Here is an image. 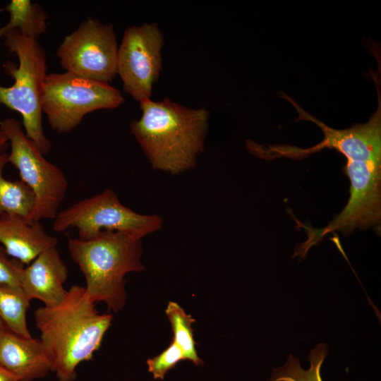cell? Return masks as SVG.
Listing matches in <instances>:
<instances>
[{
	"instance_id": "obj_1",
	"label": "cell",
	"mask_w": 381,
	"mask_h": 381,
	"mask_svg": "<svg viewBox=\"0 0 381 381\" xmlns=\"http://www.w3.org/2000/svg\"><path fill=\"white\" fill-rule=\"evenodd\" d=\"M40 340L59 381H74L76 368L92 359L111 325V314H100L84 286L73 285L58 303L34 313Z\"/></svg>"
},
{
	"instance_id": "obj_2",
	"label": "cell",
	"mask_w": 381,
	"mask_h": 381,
	"mask_svg": "<svg viewBox=\"0 0 381 381\" xmlns=\"http://www.w3.org/2000/svg\"><path fill=\"white\" fill-rule=\"evenodd\" d=\"M140 103L142 116L131 123V132L152 167L171 174L195 166L204 150L209 111L191 109L165 98Z\"/></svg>"
},
{
	"instance_id": "obj_3",
	"label": "cell",
	"mask_w": 381,
	"mask_h": 381,
	"mask_svg": "<svg viewBox=\"0 0 381 381\" xmlns=\"http://www.w3.org/2000/svg\"><path fill=\"white\" fill-rule=\"evenodd\" d=\"M141 239L137 234L119 231H102L87 240L68 239L70 255L84 275L85 291L92 301L104 302L114 312L123 308L125 275L144 269Z\"/></svg>"
},
{
	"instance_id": "obj_4",
	"label": "cell",
	"mask_w": 381,
	"mask_h": 381,
	"mask_svg": "<svg viewBox=\"0 0 381 381\" xmlns=\"http://www.w3.org/2000/svg\"><path fill=\"white\" fill-rule=\"evenodd\" d=\"M4 45L18 59L4 64L6 73L14 80L11 86L0 85V104L19 113L26 135L46 155L52 147L42 126V96L47 73L46 53L37 39L18 30L4 34Z\"/></svg>"
},
{
	"instance_id": "obj_5",
	"label": "cell",
	"mask_w": 381,
	"mask_h": 381,
	"mask_svg": "<svg viewBox=\"0 0 381 381\" xmlns=\"http://www.w3.org/2000/svg\"><path fill=\"white\" fill-rule=\"evenodd\" d=\"M377 90V109L364 123L355 124L345 129L332 128L304 110L291 97L282 93L295 107L298 113L296 121H310L319 126L324 134L322 140L308 148L289 145L258 144L252 140H246L248 151L264 159L286 157L301 159L325 148L334 149L347 160H381V97L377 79H375Z\"/></svg>"
},
{
	"instance_id": "obj_6",
	"label": "cell",
	"mask_w": 381,
	"mask_h": 381,
	"mask_svg": "<svg viewBox=\"0 0 381 381\" xmlns=\"http://www.w3.org/2000/svg\"><path fill=\"white\" fill-rule=\"evenodd\" d=\"M123 102L121 92L109 83L64 72L47 75L41 104L51 128L64 133L76 128L87 114Z\"/></svg>"
},
{
	"instance_id": "obj_7",
	"label": "cell",
	"mask_w": 381,
	"mask_h": 381,
	"mask_svg": "<svg viewBox=\"0 0 381 381\" xmlns=\"http://www.w3.org/2000/svg\"><path fill=\"white\" fill-rule=\"evenodd\" d=\"M0 131L7 137L11 147L8 162L18 169L20 181L30 188L35 197L34 207L27 221L54 219L68 188L65 174L44 157L26 135L20 121L6 118L0 122Z\"/></svg>"
},
{
	"instance_id": "obj_8",
	"label": "cell",
	"mask_w": 381,
	"mask_h": 381,
	"mask_svg": "<svg viewBox=\"0 0 381 381\" xmlns=\"http://www.w3.org/2000/svg\"><path fill=\"white\" fill-rule=\"evenodd\" d=\"M345 173L350 181V196L344 210L322 229L310 228L307 240L298 244L293 257L304 258L308 250L322 241L329 233L336 231L350 234L355 229H366L380 225L381 160H347Z\"/></svg>"
},
{
	"instance_id": "obj_9",
	"label": "cell",
	"mask_w": 381,
	"mask_h": 381,
	"mask_svg": "<svg viewBox=\"0 0 381 381\" xmlns=\"http://www.w3.org/2000/svg\"><path fill=\"white\" fill-rule=\"evenodd\" d=\"M162 225L159 216L133 211L120 202L112 190L106 189L59 212L53 230L59 233L76 228L81 240L90 239L102 231L130 232L143 238Z\"/></svg>"
},
{
	"instance_id": "obj_10",
	"label": "cell",
	"mask_w": 381,
	"mask_h": 381,
	"mask_svg": "<svg viewBox=\"0 0 381 381\" xmlns=\"http://www.w3.org/2000/svg\"><path fill=\"white\" fill-rule=\"evenodd\" d=\"M118 49L113 25L88 18L64 38L56 56L66 72L109 83L117 74Z\"/></svg>"
},
{
	"instance_id": "obj_11",
	"label": "cell",
	"mask_w": 381,
	"mask_h": 381,
	"mask_svg": "<svg viewBox=\"0 0 381 381\" xmlns=\"http://www.w3.org/2000/svg\"><path fill=\"white\" fill-rule=\"evenodd\" d=\"M164 37L157 23L128 27L119 47L117 74L135 100L150 99L162 68Z\"/></svg>"
},
{
	"instance_id": "obj_12",
	"label": "cell",
	"mask_w": 381,
	"mask_h": 381,
	"mask_svg": "<svg viewBox=\"0 0 381 381\" xmlns=\"http://www.w3.org/2000/svg\"><path fill=\"white\" fill-rule=\"evenodd\" d=\"M0 365L17 381H34L52 371L50 358L40 339L20 336L5 325L0 331Z\"/></svg>"
},
{
	"instance_id": "obj_13",
	"label": "cell",
	"mask_w": 381,
	"mask_h": 381,
	"mask_svg": "<svg viewBox=\"0 0 381 381\" xmlns=\"http://www.w3.org/2000/svg\"><path fill=\"white\" fill-rule=\"evenodd\" d=\"M68 277V268L56 246L40 253L20 275V287L30 300L37 299L45 306H52L64 297V284Z\"/></svg>"
},
{
	"instance_id": "obj_14",
	"label": "cell",
	"mask_w": 381,
	"mask_h": 381,
	"mask_svg": "<svg viewBox=\"0 0 381 381\" xmlns=\"http://www.w3.org/2000/svg\"><path fill=\"white\" fill-rule=\"evenodd\" d=\"M57 243V238L48 234L40 221L28 222L15 214L0 215V243L8 255L21 264L28 265Z\"/></svg>"
},
{
	"instance_id": "obj_15",
	"label": "cell",
	"mask_w": 381,
	"mask_h": 381,
	"mask_svg": "<svg viewBox=\"0 0 381 381\" xmlns=\"http://www.w3.org/2000/svg\"><path fill=\"white\" fill-rule=\"evenodd\" d=\"M2 10L9 13V21L0 28V39L6 32L14 29L35 39L47 32L48 14L37 3L30 0H11Z\"/></svg>"
},
{
	"instance_id": "obj_16",
	"label": "cell",
	"mask_w": 381,
	"mask_h": 381,
	"mask_svg": "<svg viewBox=\"0 0 381 381\" xmlns=\"http://www.w3.org/2000/svg\"><path fill=\"white\" fill-rule=\"evenodd\" d=\"M7 163L8 154L0 153V215L15 214L27 219L34 207V195L20 180L10 181L4 176Z\"/></svg>"
},
{
	"instance_id": "obj_17",
	"label": "cell",
	"mask_w": 381,
	"mask_h": 381,
	"mask_svg": "<svg viewBox=\"0 0 381 381\" xmlns=\"http://www.w3.org/2000/svg\"><path fill=\"white\" fill-rule=\"evenodd\" d=\"M30 300L22 289L0 285V319L6 327L24 337H32L27 324Z\"/></svg>"
},
{
	"instance_id": "obj_18",
	"label": "cell",
	"mask_w": 381,
	"mask_h": 381,
	"mask_svg": "<svg viewBox=\"0 0 381 381\" xmlns=\"http://www.w3.org/2000/svg\"><path fill=\"white\" fill-rule=\"evenodd\" d=\"M327 353L328 346L326 344H317L310 351V367L307 370L301 367L297 358L290 354L284 365L272 369L267 381H323L320 371Z\"/></svg>"
},
{
	"instance_id": "obj_19",
	"label": "cell",
	"mask_w": 381,
	"mask_h": 381,
	"mask_svg": "<svg viewBox=\"0 0 381 381\" xmlns=\"http://www.w3.org/2000/svg\"><path fill=\"white\" fill-rule=\"evenodd\" d=\"M165 313L172 328L173 341L181 349L185 359L196 365H202V360L198 355L193 338L192 323L195 319L173 301L169 302Z\"/></svg>"
},
{
	"instance_id": "obj_20",
	"label": "cell",
	"mask_w": 381,
	"mask_h": 381,
	"mask_svg": "<svg viewBox=\"0 0 381 381\" xmlns=\"http://www.w3.org/2000/svg\"><path fill=\"white\" fill-rule=\"evenodd\" d=\"M186 360L181 349L175 342L169 346L158 356L147 361L148 371L155 380H163L168 371L176 367L177 363Z\"/></svg>"
},
{
	"instance_id": "obj_21",
	"label": "cell",
	"mask_w": 381,
	"mask_h": 381,
	"mask_svg": "<svg viewBox=\"0 0 381 381\" xmlns=\"http://www.w3.org/2000/svg\"><path fill=\"white\" fill-rule=\"evenodd\" d=\"M23 264L8 258L4 248L0 246V285L20 288V275Z\"/></svg>"
},
{
	"instance_id": "obj_22",
	"label": "cell",
	"mask_w": 381,
	"mask_h": 381,
	"mask_svg": "<svg viewBox=\"0 0 381 381\" xmlns=\"http://www.w3.org/2000/svg\"><path fill=\"white\" fill-rule=\"evenodd\" d=\"M0 381H17L16 378L0 365Z\"/></svg>"
},
{
	"instance_id": "obj_23",
	"label": "cell",
	"mask_w": 381,
	"mask_h": 381,
	"mask_svg": "<svg viewBox=\"0 0 381 381\" xmlns=\"http://www.w3.org/2000/svg\"><path fill=\"white\" fill-rule=\"evenodd\" d=\"M8 140L5 134L0 131V153L4 152V150L7 148Z\"/></svg>"
},
{
	"instance_id": "obj_24",
	"label": "cell",
	"mask_w": 381,
	"mask_h": 381,
	"mask_svg": "<svg viewBox=\"0 0 381 381\" xmlns=\"http://www.w3.org/2000/svg\"><path fill=\"white\" fill-rule=\"evenodd\" d=\"M4 325L3 323V322L1 321V320L0 319V331L1 329L4 327Z\"/></svg>"
}]
</instances>
